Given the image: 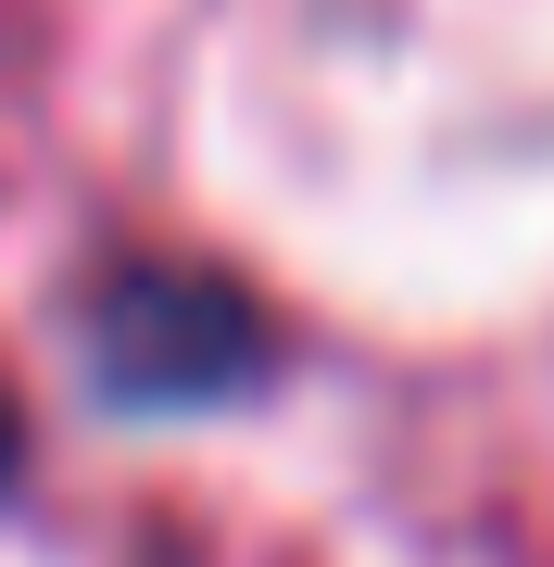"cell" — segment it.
Instances as JSON below:
<instances>
[{"label": "cell", "instance_id": "6da1fadb", "mask_svg": "<svg viewBox=\"0 0 554 567\" xmlns=\"http://www.w3.org/2000/svg\"><path fill=\"white\" fill-rule=\"evenodd\" d=\"M76 353H88V391L126 416H215L240 391H265L278 341L215 265H114L76 303Z\"/></svg>", "mask_w": 554, "mask_h": 567}, {"label": "cell", "instance_id": "7a4b0ae2", "mask_svg": "<svg viewBox=\"0 0 554 567\" xmlns=\"http://www.w3.org/2000/svg\"><path fill=\"white\" fill-rule=\"evenodd\" d=\"M13 466H25V416H13V391H0V492H13Z\"/></svg>", "mask_w": 554, "mask_h": 567}]
</instances>
